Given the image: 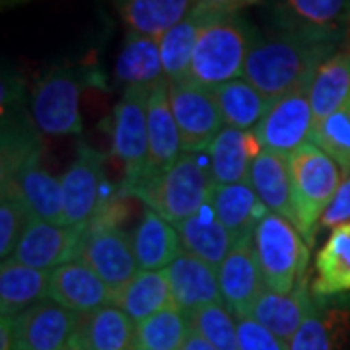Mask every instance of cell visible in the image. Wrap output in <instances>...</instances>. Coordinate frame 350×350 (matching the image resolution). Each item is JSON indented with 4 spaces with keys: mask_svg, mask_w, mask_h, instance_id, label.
<instances>
[{
    "mask_svg": "<svg viewBox=\"0 0 350 350\" xmlns=\"http://www.w3.org/2000/svg\"><path fill=\"white\" fill-rule=\"evenodd\" d=\"M337 39L275 29L259 36L247 55L243 78L269 101L312 86L319 66L340 49Z\"/></svg>",
    "mask_w": 350,
    "mask_h": 350,
    "instance_id": "6da1fadb",
    "label": "cell"
},
{
    "mask_svg": "<svg viewBox=\"0 0 350 350\" xmlns=\"http://www.w3.org/2000/svg\"><path fill=\"white\" fill-rule=\"evenodd\" d=\"M259 39V31L243 16H226L204 25L185 80L204 88H216L243 76L247 55Z\"/></svg>",
    "mask_w": 350,
    "mask_h": 350,
    "instance_id": "7a4b0ae2",
    "label": "cell"
},
{
    "mask_svg": "<svg viewBox=\"0 0 350 350\" xmlns=\"http://www.w3.org/2000/svg\"><path fill=\"white\" fill-rule=\"evenodd\" d=\"M214 189L211 167L202 163L199 154L185 152L167 172L138 185L131 197L146 202L175 226L200 213L213 199Z\"/></svg>",
    "mask_w": 350,
    "mask_h": 350,
    "instance_id": "3957f363",
    "label": "cell"
},
{
    "mask_svg": "<svg viewBox=\"0 0 350 350\" xmlns=\"http://www.w3.org/2000/svg\"><path fill=\"white\" fill-rule=\"evenodd\" d=\"M288 167L296 230L308 247H312L319 220L342 183V174L335 160L315 146L312 140L288 156Z\"/></svg>",
    "mask_w": 350,
    "mask_h": 350,
    "instance_id": "277c9868",
    "label": "cell"
},
{
    "mask_svg": "<svg viewBox=\"0 0 350 350\" xmlns=\"http://www.w3.org/2000/svg\"><path fill=\"white\" fill-rule=\"evenodd\" d=\"M94 70L86 63H63L41 76L31 98V117L41 133L68 137L82 131L80 96Z\"/></svg>",
    "mask_w": 350,
    "mask_h": 350,
    "instance_id": "5b68a950",
    "label": "cell"
},
{
    "mask_svg": "<svg viewBox=\"0 0 350 350\" xmlns=\"http://www.w3.org/2000/svg\"><path fill=\"white\" fill-rule=\"evenodd\" d=\"M253 247L269 290L288 294L306 276L310 247L296 226L280 214L269 211L262 216L253 234Z\"/></svg>",
    "mask_w": 350,
    "mask_h": 350,
    "instance_id": "8992f818",
    "label": "cell"
},
{
    "mask_svg": "<svg viewBox=\"0 0 350 350\" xmlns=\"http://www.w3.org/2000/svg\"><path fill=\"white\" fill-rule=\"evenodd\" d=\"M152 88L129 86L113 113V154L123 162L125 179L119 197H131L148 163V100Z\"/></svg>",
    "mask_w": 350,
    "mask_h": 350,
    "instance_id": "52a82bcc",
    "label": "cell"
},
{
    "mask_svg": "<svg viewBox=\"0 0 350 350\" xmlns=\"http://www.w3.org/2000/svg\"><path fill=\"white\" fill-rule=\"evenodd\" d=\"M63 187V224L86 226L105 206V165L103 156L88 144H78L75 162L61 177Z\"/></svg>",
    "mask_w": 350,
    "mask_h": 350,
    "instance_id": "ba28073f",
    "label": "cell"
},
{
    "mask_svg": "<svg viewBox=\"0 0 350 350\" xmlns=\"http://www.w3.org/2000/svg\"><path fill=\"white\" fill-rule=\"evenodd\" d=\"M170 103L181 135V150L199 154L208 150L213 140L224 129V119L213 88L189 80L170 84Z\"/></svg>",
    "mask_w": 350,
    "mask_h": 350,
    "instance_id": "9c48e42d",
    "label": "cell"
},
{
    "mask_svg": "<svg viewBox=\"0 0 350 350\" xmlns=\"http://www.w3.org/2000/svg\"><path fill=\"white\" fill-rule=\"evenodd\" d=\"M86 226H64L31 218L12 253V261L51 271L82 259Z\"/></svg>",
    "mask_w": 350,
    "mask_h": 350,
    "instance_id": "30bf717a",
    "label": "cell"
},
{
    "mask_svg": "<svg viewBox=\"0 0 350 350\" xmlns=\"http://www.w3.org/2000/svg\"><path fill=\"white\" fill-rule=\"evenodd\" d=\"M313 129V111L310 101V88L288 94L271 101L261 123L255 126V135L262 150L290 156L301 144L310 142Z\"/></svg>",
    "mask_w": 350,
    "mask_h": 350,
    "instance_id": "8fae6325",
    "label": "cell"
},
{
    "mask_svg": "<svg viewBox=\"0 0 350 350\" xmlns=\"http://www.w3.org/2000/svg\"><path fill=\"white\" fill-rule=\"evenodd\" d=\"M275 29L342 41L350 29V0H267Z\"/></svg>",
    "mask_w": 350,
    "mask_h": 350,
    "instance_id": "7c38bea8",
    "label": "cell"
},
{
    "mask_svg": "<svg viewBox=\"0 0 350 350\" xmlns=\"http://www.w3.org/2000/svg\"><path fill=\"white\" fill-rule=\"evenodd\" d=\"M12 317L14 350H66L80 323V313L70 312L49 298Z\"/></svg>",
    "mask_w": 350,
    "mask_h": 350,
    "instance_id": "4fadbf2b",
    "label": "cell"
},
{
    "mask_svg": "<svg viewBox=\"0 0 350 350\" xmlns=\"http://www.w3.org/2000/svg\"><path fill=\"white\" fill-rule=\"evenodd\" d=\"M82 261L90 265L111 292L137 275L138 262L133 239L121 228H88Z\"/></svg>",
    "mask_w": 350,
    "mask_h": 350,
    "instance_id": "5bb4252c",
    "label": "cell"
},
{
    "mask_svg": "<svg viewBox=\"0 0 350 350\" xmlns=\"http://www.w3.org/2000/svg\"><path fill=\"white\" fill-rule=\"evenodd\" d=\"M181 152V135L170 103V82L163 80L152 88L148 100V163L138 185L167 172L179 160Z\"/></svg>",
    "mask_w": 350,
    "mask_h": 350,
    "instance_id": "9a60e30c",
    "label": "cell"
},
{
    "mask_svg": "<svg viewBox=\"0 0 350 350\" xmlns=\"http://www.w3.org/2000/svg\"><path fill=\"white\" fill-rule=\"evenodd\" d=\"M218 282L230 313L236 315V319L250 317L253 304L267 288L253 241L234 245V250L218 267Z\"/></svg>",
    "mask_w": 350,
    "mask_h": 350,
    "instance_id": "2e32d148",
    "label": "cell"
},
{
    "mask_svg": "<svg viewBox=\"0 0 350 350\" xmlns=\"http://www.w3.org/2000/svg\"><path fill=\"white\" fill-rule=\"evenodd\" d=\"M49 300H55L70 312L84 315L109 306L113 292L90 265L84 261H72L51 269Z\"/></svg>",
    "mask_w": 350,
    "mask_h": 350,
    "instance_id": "e0dca14e",
    "label": "cell"
},
{
    "mask_svg": "<svg viewBox=\"0 0 350 350\" xmlns=\"http://www.w3.org/2000/svg\"><path fill=\"white\" fill-rule=\"evenodd\" d=\"M43 138L33 117L16 105L2 111V140H0V183H10L22 170L41 162Z\"/></svg>",
    "mask_w": 350,
    "mask_h": 350,
    "instance_id": "ac0fdd59",
    "label": "cell"
},
{
    "mask_svg": "<svg viewBox=\"0 0 350 350\" xmlns=\"http://www.w3.org/2000/svg\"><path fill=\"white\" fill-rule=\"evenodd\" d=\"M163 271L170 280L174 304L185 313L211 304H224L218 282V269L199 257L183 251Z\"/></svg>",
    "mask_w": 350,
    "mask_h": 350,
    "instance_id": "d6986e66",
    "label": "cell"
},
{
    "mask_svg": "<svg viewBox=\"0 0 350 350\" xmlns=\"http://www.w3.org/2000/svg\"><path fill=\"white\" fill-rule=\"evenodd\" d=\"M313 301V294L308 292V278L304 276L288 294L265 288V292L253 304L250 317L273 331L276 337L290 342L308 313L312 312Z\"/></svg>",
    "mask_w": 350,
    "mask_h": 350,
    "instance_id": "ffe728a7",
    "label": "cell"
},
{
    "mask_svg": "<svg viewBox=\"0 0 350 350\" xmlns=\"http://www.w3.org/2000/svg\"><path fill=\"white\" fill-rule=\"evenodd\" d=\"M206 152L208 167L218 187L247 181L251 163L261 154L262 146L255 131H238L224 126Z\"/></svg>",
    "mask_w": 350,
    "mask_h": 350,
    "instance_id": "44dd1931",
    "label": "cell"
},
{
    "mask_svg": "<svg viewBox=\"0 0 350 350\" xmlns=\"http://www.w3.org/2000/svg\"><path fill=\"white\" fill-rule=\"evenodd\" d=\"M211 206L218 220L232 234L234 245L253 241L255 228L259 226L262 216L269 213V208L257 197L250 181L218 185L214 189Z\"/></svg>",
    "mask_w": 350,
    "mask_h": 350,
    "instance_id": "7402d4cb",
    "label": "cell"
},
{
    "mask_svg": "<svg viewBox=\"0 0 350 350\" xmlns=\"http://www.w3.org/2000/svg\"><path fill=\"white\" fill-rule=\"evenodd\" d=\"M72 342L84 350H138L137 323L109 304L80 315Z\"/></svg>",
    "mask_w": 350,
    "mask_h": 350,
    "instance_id": "603a6c76",
    "label": "cell"
},
{
    "mask_svg": "<svg viewBox=\"0 0 350 350\" xmlns=\"http://www.w3.org/2000/svg\"><path fill=\"white\" fill-rule=\"evenodd\" d=\"M131 239L138 269L142 271H163L183 253L175 226L152 208L142 214Z\"/></svg>",
    "mask_w": 350,
    "mask_h": 350,
    "instance_id": "cb8c5ba5",
    "label": "cell"
},
{
    "mask_svg": "<svg viewBox=\"0 0 350 350\" xmlns=\"http://www.w3.org/2000/svg\"><path fill=\"white\" fill-rule=\"evenodd\" d=\"M115 78L125 88H154L167 80L163 72L158 38L129 31L117 55Z\"/></svg>",
    "mask_w": 350,
    "mask_h": 350,
    "instance_id": "d4e9b609",
    "label": "cell"
},
{
    "mask_svg": "<svg viewBox=\"0 0 350 350\" xmlns=\"http://www.w3.org/2000/svg\"><path fill=\"white\" fill-rule=\"evenodd\" d=\"M247 181L271 213L280 214L282 218L296 226L286 156L262 150L251 163Z\"/></svg>",
    "mask_w": 350,
    "mask_h": 350,
    "instance_id": "484cf974",
    "label": "cell"
},
{
    "mask_svg": "<svg viewBox=\"0 0 350 350\" xmlns=\"http://www.w3.org/2000/svg\"><path fill=\"white\" fill-rule=\"evenodd\" d=\"M175 230L181 238L183 251L213 265L214 269H218L234 250L232 234L218 220L211 202L195 216L175 224Z\"/></svg>",
    "mask_w": 350,
    "mask_h": 350,
    "instance_id": "4316f807",
    "label": "cell"
},
{
    "mask_svg": "<svg viewBox=\"0 0 350 350\" xmlns=\"http://www.w3.org/2000/svg\"><path fill=\"white\" fill-rule=\"evenodd\" d=\"M51 271L33 269L12 259L0 265V312L18 315L49 298Z\"/></svg>",
    "mask_w": 350,
    "mask_h": 350,
    "instance_id": "83f0119b",
    "label": "cell"
},
{
    "mask_svg": "<svg viewBox=\"0 0 350 350\" xmlns=\"http://www.w3.org/2000/svg\"><path fill=\"white\" fill-rule=\"evenodd\" d=\"M111 304L121 308L135 323H140L154 313L174 306V296L165 271L140 269L125 286L113 292Z\"/></svg>",
    "mask_w": 350,
    "mask_h": 350,
    "instance_id": "f1b7e54d",
    "label": "cell"
},
{
    "mask_svg": "<svg viewBox=\"0 0 350 350\" xmlns=\"http://www.w3.org/2000/svg\"><path fill=\"white\" fill-rule=\"evenodd\" d=\"M2 189H14L24 199L33 218L63 224L61 179L51 175L41 162L22 170L10 183H4Z\"/></svg>",
    "mask_w": 350,
    "mask_h": 350,
    "instance_id": "f546056e",
    "label": "cell"
},
{
    "mask_svg": "<svg viewBox=\"0 0 350 350\" xmlns=\"http://www.w3.org/2000/svg\"><path fill=\"white\" fill-rule=\"evenodd\" d=\"M350 292V222L331 232L315 259L312 294L331 298Z\"/></svg>",
    "mask_w": 350,
    "mask_h": 350,
    "instance_id": "4dcf8cb0",
    "label": "cell"
},
{
    "mask_svg": "<svg viewBox=\"0 0 350 350\" xmlns=\"http://www.w3.org/2000/svg\"><path fill=\"white\" fill-rule=\"evenodd\" d=\"M312 312L288 342L290 350H342L349 337L350 313L340 308L321 306L313 298Z\"/></svg>",
    "mask_w": 350,
    "mask_h": 350,
    "instance_id": "1f68e13d",
    "label": "cell"
},
{
    "mask_svg": "<svg viewBox=\"0 0 350 350\" xmlns=\"http://www.w3.org/2000/svg\"><path fill=\"white\" fill-rule=\"evenodd\" d=\"M129 31L160 38L187 16L195 0H115Z\"/></svg>",
    "mask_w": 350,
    "mask_h": 350,
    "instance_id": "d6a6232c",
    "label": "cell"
},
{
    "mask_svg": "<svg viewBox=\"0 0 350 350\" xmlns=\"http://www.w3.org/2000/svg\"><path fill=\"white\" fill-rule=\"evenodd\" d=\"M350 94V47L338 49L319 66L310 86L313 125L321 123Z\"/></svg>",
    "mask_w": 350,
    "mask_h": 350,
    "instance_id": "836d02e7",
    "label": "cell"
},
{
    "mask_svg": "<svg viewBox=\"0 0 350 350\" xmlns=\"http://www.w3.org/2000/svg\"><path fill=\"white\" fill-rule=\"evenodd\" d=\"M206 24H211V22L204 16L191 10L179 24L170 27L165 33L158 38L163 72H165V78L170 84L181 82L187 78L197 41Z\"/></svg>",
    "mask_w": 350,
    "mask_h": 350,
    "instance_id": "e575fe53",
    "label": "cell"
},
{
    "mask_svg": "<svg viewBox=\"0 0 350 350\" xmlns=\"http://www.w3.org/2000/svg\"><path fill=\"white\" fill-rule=\"evenodd\" d=\"M214 96L224 119V126L238 131H253L261 123L271 101L243 76L214 88Z\"/></svg>",
    "mask_w": 350,
    "mask_h": 350,
    "instance_id": "d590c367",
    "label": "cell"
},
{
    "mask_svg": "<svg viewBox=\"0 0 350 350\" xmlns=\"http://www.w3.org/2000/svg\"><path fill=\"white\" fill-rule=\"evenodd\" d=\"M189 333V315L174 304L137 323L138 350H181Z\"/></svg>",
    "mask_w": 350,
    "mask_h": 350,
    "instance_id": "8d00e7d4",
    "label": "cell"
},
{
    "mask_svg": "<svg viewBox=\"0 0 350 350\" xmlns=\"http://www.w3.org/2000/svg\"><path fill=\"white\" fill-rule=\"evenodd\" d=\"M315 146L331 156L338 165L342 181L350 177V94L331 115L317 125L310 135Z\"/></svg>",
    "mask_w": 350,
    "mask_h": 350,
    "instance_id": "74e56055",
    "label": "cell"
},
{
    "mask_svg": "<svg viewBox=\"0 0 350 350\" xmlns=\"http://www.w3.org/2000/svg\"><path fill=\"white\" fill-rule=\"evenodd\" d=\"M191 329L218 350H238V325L224 304H211L187 313Z\"/></svg>",
    "mask_w": 350,
    "mask_h": 350,
    "instance_id": "f35d334b",
    "label": "cell"
},
{
    "mask_svg": "<svg viewBox=\"0 0 350 350\" xmlns=\"http://www.w3.org/2000/svg\"><path fill=\"white\" fill-rule=\"evenodd\" d=\"M33 214L14 189H2L0 202V257L10 259Z\"/></svg>",
    "mask_w": 350,
    "mask_h": 350,
    "instance_id": "ab89813d",
    "label": "cell"
},
{
    "mask_svg": "<svg viewBox=\"0 0 350 350\" xmlns=\"http://www.w3.org/2000/svg\"><path fill=\"white\" fill-rule=\"evenodd\" d=\"M238 350H290L286 340L276 337L273 331L255 321L253 317H239Z\"/></svg>",
    "mask_w": 350,
    "mask_h": 350,
    "instance_id": "60d3db41",
    "label": "cell"
},
{
    "mask_svg": "<svg viewBox=\"0 0 350 350\" xmlns=\"http://www.w3.org/2000/svg\"><path fill=\"white\" fill-rule=\"evenodd\" d=\"M350 222V177L345 179L338 187L335 199L331 200V204L327 206V211L319 220L317 234L321 232H333L340 226Z\"/></svg>",
    "mask_w": 350,
    "mask_h": 350,
    "instance_id": "b9f144b4",
    "label": "cell"
},
{
    "mask_svg": "<svg viewBox=\"0 0 350 350\" xmlns=\"http://www.w3.org/2000/svg\"><path fill=\"white\" fill-rule=\"evenodd\" d=\"M265 2L267 0H195L193 10L204 16L208 22H214V20H220L226 16H236L250 6H257V4H265Z\"/></svg>",
    "mask_w": 350,
    "mask_h": 350,
    "instance_id": "7bdbcfd3",
    "label": "cell"
},
{
    "mask_svg": "<svg viewBox=\"0 0 350 350\" xmlns=\"http://www.w3.org/2000/svg\"><path fill=\"white\" fill-rule=\"evenodd\" d=\"M24 100V82L14 70H4L2 75V111L20 105Z\"/></svg>",
    "mask_w": 350,
    "mask_h": 350,
    "instance_id": "ee69618b",
    "label": "cell"
},
{
    "mask_svg": "<svg viewBox=\"0 0 350 350\" xmlns=\"http://www.w3.org/2000/svg\"><path fill=\"white\" fill-rule=\"evenodd\" d=\"M16 347V333H14V317L2 315L0 321V350H14Z\"/></svg>",
    "mask_w": 350,
    "mask_h": 350,
    "instance_id": "f6af8a7d",
    "label": "cell"
},
{
    "mask_svg": "<svg viewBox=\"0 0 350 350\" xmlns=\"http://www.w3.org/2000/svg\"><path fill=\"white\" fill-rule=\"evenodd\" d=\"M181 350H218V349L213 347L206 338L200 337L197 331H193V329H191V333H189L187 338H185V342H183Z\"/></svg>",
    "mask_w": 350,
    "mask_h": 350,
    "instance_id": "bcb514c9",
    "label": "cell"
},
{
    "mask_svg": "<svg viewBox=\"0 0 350 350\" xmlns=\"http://www.w3.org/2000/svg\"><path fill=\"white\" fill-rule=\"evenodd\" d=\"M22 2H27V0H2V6H14V4H22Z\"/></svg>",
    "mask_w": 350,
    "mask_h": 350,
    "instance_id": "7dc6e473",
    "label": "cell"
},
{
    "mask_svg": "<svg viewBox=\"0 0 350 350\" xmlns=\"http://www.w3.org/2000/svg\"><path fill=\"white\" fill-rule=\"evenodd\" d=\"M66 350H84V349H82L80 345H76V342H70V347H68Z\"/></svg>",
    "mask_w": 350,
    "mask_h": 350,
    "instance_id": "c3c4849f",
    "label": "cell"
}]
</instances>
